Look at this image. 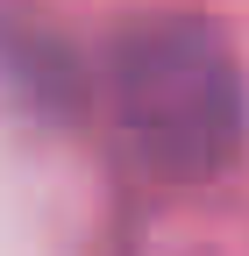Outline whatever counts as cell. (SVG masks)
<instances>
[{
  "label": "cell",
  "mask_w": 249,
  "mask_h": 256,
  "mask_svg": "<svg viewBox=\"0 0 249 256\" xmlns=\"http://www.w3.org/2000/svg\"><path fill=\"white\" fill-rule=\"evenodd\" d=\"M114 107L142 164L164 178H214L249 136L242 64L192 14L142 22L114 43Z\"/></svg>",
  "instance_id": "6da1fadb"
}]
</instances>
